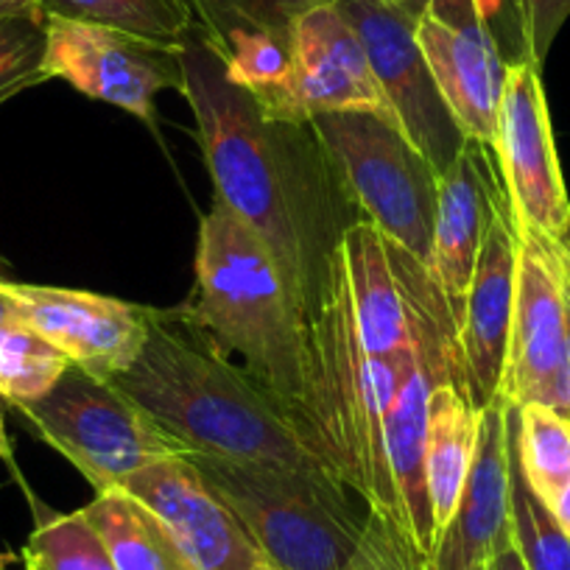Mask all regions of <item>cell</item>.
Masks as SVG:
<instances>
[{
  "label": "cell",
  "mask_w": 570,
  "mask_h": 570,
  "mask_svg": "<svg viewBox=\"0 0 570 570\" xmlns=\"http://www.w3.org/2000/svg\"><path fill=\"white\" fill-rule=\"evenodd\" d=\"M179 46L183 96L216 199L266 246L311 347L322 322L347 297L342 240L364 216L311 124L266 118L255 98L229 79L224 57L199 23Z\"/></svg>",
  "instance_id": "1"
},
{
  "label": "cell",
  "mask_w": 570,
  "mask_h": 570,
  "mask_svg": "<svg viewBox=\"0 0 570 570\" xmlns=\"http://www.w3.org/2000/svg\"><path fill=\"white\" fill-rule=\"evenodd\" d=\"M109 383L188 453L336 479L255 381L218 353L185 305L151 308L140 355Z\"/></svg>",
  "instance_id": "2"
},
{
  "label": "cell",
  "mask_w": 570,
  "mask_h": 570,
  "mask_svg": "<svg viewBox=\"0 0 570 570\" xmlns=\"http://www.w3.org/2000/svg\"><path fill=\"white\" fill-rule=\"evenodd\" d=\"M185 308L322 459L303 325L266 246L218 199L199 224L196 292Z\"/></svg>",
  "instance_id": "3"
},
{
  "label": "cell",
  "mask_w": 570,
  "mask_h": 570,
  "mask_svg": "<svg viewBox=\"0 0 570 570\" xmlns=\"http://www.w3.org/2000/svg\"><path fill=\"white\" fill-rule=\"evenodd\" d=\"M185 462L272 570H344L353 562L370 509L342 481L207 453H185Z\"/></svg>",
  "instance_id": "4"
},
{
  "label": "cell",
  "mask_w": 570,
  "mask_h": 570,
  "mask_svg": "<svg viewBox=\"0 0 570 570\" xmlns=\"http://www.w3.org/2000/svg\"><path fill=\"white\" fill-rule=\"evenodd\" d=\"M308 124L361 216L428 266L440 171L381 115L331 112Z\"/></svg>",
  "instance_id": "5"
},
{
  "label": "cell",
  "mask_w": 570,
  "mask_h": 570,
  "mask_svg": "<svg viewBox=\"0 0 570 570\" xmlns=\"http://www.w3.org/2000/svg\"><path fill=\"white\" fill-rule=\"evenodd\" d=\"M18 411L96 492L120 487L163 459L188 453L120 389L73 364L46 397Z\"/></svg>",
  "instance_id": "6"
},
{
  "label": "cell",
  "mask_w": 570,
  "mask_h": 570,
  "mask_svg": "<svg viewBox=\"0 0 570 570\" xmlns=\"http://www.w3.org/2000/svg\"><path fill=\"white\" fill-rule=\"evenodd\" d=\"M518 279L501 397L568 411L564 389V311L570 292V240L518 233Z\"/></svg>",
  "instance_id": "7"
},
{
  "label": "cell",
  "mask_w": 570,
  "mask_h": 570,
  "mask_svg": "<svg viewBox=\"0 0 570 570\" xmlns=\"http://www.w3.org/2000/svg\"><path fill=\"white\" fill-rule=\"evenodd\" d=\"M46 73L155 124L157 96L183 92V46L79 20H46Z\"/></svg>",
  "instance_id": "8"
},
{
  "label": "cell",
  "mask_w": 570,
  "mask_h": 570,
  "mask_svg": "<svg viewBox=\"0 0 570 570\" xmlns=\"http://www.w3.org/2000/svg\"><path fill=\"white\" fill-rule=\"evenodd\" d=\"M336 9L358 35L400 131L442 174L468 137L428 68L416 40V20L386 0H338Z\"/></svg>",
  "instance_id": "9"
},
{
  "label": "cell",
  "mask_w": 570,
  "mask_h": 570,
  "mask_svg": "<svg viewBox=\"0 0 570 570\" xmlns=\"http://www.w3.org/2000/svg\"><path fill=\"white\" fill-rule=\"evenodd\" d=\"M498 174L518 233L570 240V199L559 168L540 68L509 62L492 137Z\"/></svg>",
  "instance_id": "10"
},
{
  "label": "cell",
  "mask_w": 570,
  "mask_h": 570,
  "mask_svg": "<svg viewBox=\"0 0 570 570\" xmlns=\"http://www.w3.org/2000/svg\"><path fill=\"white\" fill-rule=\"evenodd\" d=\"M416 40L459 129L492 149L509 62L487 0H431L416 20Z\"/></svg>",
  "instance_id": "11"
},
{
  "label": "cell",
  "mask_w": 570,
  "mask_h": 570,
  "mask_svg": "<svg viewBox=\"0 0 570 570\" xmlns=\"http://www.w3.org/2000/svg\"><path fill=\"white\" fill-rule=\"evenodd\" d=\"M18 316L68 361L101 381L135 364L151 325V308L59 285L3 279Z\"/></svg>",
  "instance_id": "12"
},
{
  "label": "cell",
  "mask_w": 570,
  "mask_h": 570,
  "mask_svg": "<svg viewBox=\"0 0 570 570\" xmlns=\"http://www.w3.org/2000/svg\"><path fill=\"white\" fill-rule=\"evenodd\" d=\"M331 112H372L397 126L358 35L336 7H322L303 14L292 29L285 120L308 124L316 115Z\"/></svg>",
  "instance_id": "13"
},
{
  "label": "cell",
  "mask_w": 570,
  "mask_h": 570,
  "mask_svg": "<svg viewBox=\"0 0 570 570\" xmlns=\"http://www.w3.org/2000/svg\"><path fill=\"white\" fill-rule=\"evenodd\" d=\"M518 244L512 210L503 199L481 240L473 279L456 320L464 392L481 411L501 397L518 279Z\"/></svg>",
  "instance_id": "14"
},
{
  "label": "cell",
  "mask_w": 570,
  "mask_h": 570,
  "mask_svg": "<svg viewBox=\"0 0 570 570\" xmlns=\"http://www.w3.org/2000/svg\"><path fill=\"white\" fill-rule=\"evenodd\" d=\"M120 487L160 514L190 570H272L233 512L210 495L185 456L142 468Z\"/></svg>",
  "instance_id": "15"
},
{
  "label": "cell",
  "mask_w": 570,
  "mask_h": 570,
  "mask_svg": "<svg viewBox=\"0 0 570 570\" xmlns=\"http://www.w3.org/2000/svg\"><path fill=\"white\" fill-rule=\"evenodd\" d=\"M512 405L503 397L481 411L479 445L456 512L436 537L428 570H475L512 537Z\"/></svg>",
  "instance_id": "16"
},
{
  "label": "cell",
  "mask_w": 570,
  "mask_h": 570,
  "mask_svg": "<svg viewBox=\"0 0 570 570\" xmlns=\"http://www.w3.org/2000/svg\"><path fill=\"white\" fill-rule=\"evenodd\" d=\"M507 199L495 155L484 142L468 140L456 160L440 174L434 238L428 272L436 279L459 320L464 294L473 279L481 240Z\"/></svg>",
  "instance_id": "17"
},
{
  "label": "cell",
  "mask_w": 570,
  "mask_h": 570,
  "mask_svg": "<svg viewBox=\"0 0 570 570\" xmlns=\"http://www.w3.org/2000/svg\"><path fill=\"white\" fill-rule=\"evenodd\" d=\"M344 274L355 327L366 355L386 358L409 344L403 288L394 274L386 235L366 218H358L342 240Z\"/></svg>",
  "instance_id": "18"
},
{
  "label": "cell",
  "mask_w": 570,
  "mask_h": 570,
  "mask_svg": "<svg viewBox=\"0 0 570 570\" xmlns=\"http://www.w3.org/2000/svg\"><path fill=\"white\" fill-rule=\"evenodd\" d=\"M481 409L464 392L462 381H445L428 400L425 428V479L436 537L456 512V503L468 484L470 468L479 445Z\"/></svg>",
  "instance_id": "19"
},
{
  "label": "cell",
  "mask_w": 570,
  "mask_h": 570,
  "mask_svg": "<svg viewBox=\"0 0 570 570\" xmlns=\"http://www.w3.org/2000/svg\"><path fill=\"white\" fill-rule=\"evenodd\" d=\"M79 512L104 542L115 570H190L160 514L124 487L96 492Z\"/></svg>",
  "instance_id": "20"
},
{
  "label": "cell",
  "mask_w": 570,
  "mask_h": 570,
  "mask_svg": "<svg viewBox=\"0 0 570 570\" xmlns=\"http://www.w3.org/2000/svg\"><path fill=\"white\" fill-rule=\"evenodd\" d=\"M514 456L531 490L551 507L570 484V414L551 405H512Z\"/></svg>",
  "instance_id": "21"
},
{
  "label": "cell",
  "mask_w": 570,
  "mask_h": 570,
  "mask_svg": "<svg viewBox=\"0 0 570 570\" xmlns=\"http://www.w3.org/2000/svg\"><path fill=\"white\" fill-rule=\"evenodd\" d=\"M42 14L179 42L196 26L190 0H40Z\"/></svg>",
  "instance_id": "22"
},
{
  "label": "cell",
  "mask_w": 570,
  "mask_h": 570,
  "mask_svg": "<svg viewBox=\"0 0 570 570\" xmlns=\"http://www.w3.org/2000/svg\"><path fill=\"white\" fill-rule=\"evenodd\" d=\"M70 370L68 355L23 320L0 322V403L23 409L46 397Z\"/></svg>",
  "instance_id": "23"
},
{
  "label": "cell",
  "mask_w": 570,
  "mask_h": 570,
  "mask_svg": "<svg viewBox=\"0 0 570 570\" xmlns=\"http://www.w3.org/2000/svg\"><path fill=\"white\" fill-rule=\"evenodd\" d=\"M26 570H115L85 514H46L23 546Z\"/></svg>",
  "instance_id": "24"
},
{
  "label": "cell",
  "mask_w": 570,
  "mask_h": 570,
  "mask_svg": "<svg viewBox=\"0 0 570 570\" xmlns=\"http://www.w3.org/2000/svg\"><path fill=\"white\" fill-rule=\"evenodd\" d=\"M512 540L529 570H570V537L553 518L546 501L537 498L514 456L512 434Z\"/></svg>",
  "instance_id": "25"
},
{
  "label": "cell",
  "mask_w": 570,
  "mask_h": 570,
  "mask_svg": "<svg viewBox=\"0 0 570 570\" xmlns=\"http://www.w3.org/2000/svg\"><path fill=\"white\" fill-rule=\"evenodd\" d=\"M338 0H202L194 9L196 23L207 37H222L235 26L272 31V35H292L294 23L303 14L322 7H336Z\"/></svg>",
  "instance_id": "26"
},
{
  "label": "cell",
  "mask_w": 570,
  "mask_h": 570,
  "mask_svg": "<svg viewBox=\"0 0 570 570\" xmlns=\"http://www.w3.org/2000/svg\"><path fill=\"white\" fill-rule=\"evenodd\" d=\"M46 81V20L0 14V107Z\"/></svg>",
  "instance_id": "27"
},
{
  "label": "cell",
  "mask_w": 570,
  "mask_h": 570,
  "mask_svg": "<svg viewBox=\"0 0 570 570\" xmlns=\"http://www.w3.org/2000/svg\"><path fill=\"white\" fill-rule=\"evenodd\" d=\"M518 26L520 57L542 68L564 20L570 18V0H507Z\"/></svg>",
  "instance_id": "28"
},
{
  "label": "cell",
  "mask_w": 570,
  "mask_h": 570,
  "mask_svg": "<svg viewBox=\"0 0 570 570\" xmlns=\"http://www.w3.org/2000/svg\"><path fill=\"white\" fill-rule=\"evenodd\" d=\"M344 570H428V562L397 525L370 512L364 540Z\"/></svg>",
  "instance_id": "29"
},
{
  "label": "cell",
  "mask_w": 570,
  "mask_h": 570,
  "mask_svg": "<svg viewBox=\"0 0 570 570\" xmlns=\"http://www.w3.org/2000/svg\"><path fill=\"white\" fill-rule=\"evenodd\" d=\"M487 568L490 570H529L525 568L523 557H520V551H518V546H514L512 537H509V540H503L501 546L495 548V553L490 557Z\"/></svg>",
  "instance_id": "30"
},
{
  "label": "cell",
  "mask_w": 570,
  "mask_h": 570,
  "mask_svg": "<svg viewBox=\"0 0 570 570\" xmlns=\"http://www.w3.org/2000/svg\"><path fill=\"white\" fill-rule=\"evenodd\" d=\"M0 14H20V18L46 20L40 0H0Z\"/></svg>",
  "instance_id": "31"
},
{
  "label": "cell",
  "mask_w": 570,
  "mask_h": 570,
  "mask_svg": "<svg viewBox=\"0 0 570 570\" xmlns=\"http://www.w3.org/2000/svg\"><path fill=\"white\" fill-rule=\"evenodd\" d=\"M548 509H551L553 518L559 520V525H562V529H564V534L570 537V484L564 487L562 492H559V498Z\"/></svg>",
  "instance_id": "32"
},
{
  "label": "cell",
  "mask_w": 570,
  "mask_h": 570,
  "mask_svg": "<svg viewBox=\"0 0 570 570\" xmlns=\"http://www.w3.org/2000/svg\"><path fill=\"white\" fill-rule=\"evenodd\" d=\"M564 389H568V411H570V292H568V311H564Z\"/></svg>",
  "instance_id": "33"
},
{
  "label": "cell",
  "mask_w": 570,
  "mask_h": 570,
  "mask_svg": "<svg viewBox=\"0 0 570 570\" xmlns=\"http://www.w3.org/2000/svg\"><path fill=\"white\" fill-rule=\"evenodd\" d=\"M386 3L397 7L400 12L411 14V18H414V20H420L422 14H425V9L431 7V0H386Z\"/></svg>",
  "instance_id": "34"
},
{
  "label": "cell",
  "mask_w": 570,
  "mask_h": 570,
  "mask_svg": "<svg viewBox=\"0 0 570 570\" xmlns=\"http://www.w3.org/2000/svg\"><path fill=\"white\" fill-rule=\"evenodd\" d=\"M9 320H20L18 305H14V299L7 294V288H3V277H0V322H9Z\"/></svg>",
  "instance_id": "35"
},
{
  "label": "cell",
  "mask_w": 570,
  "mask_h": 570,
  "mask_svg": "<svg viewBox=\"0 0 570 570\" xmlns=\"http://www.w3.org/2000/svg\"><path fill=\"white\" fill-rule=\"evenodd\" d=\"M9 456V436L7 428H3V414H0V459Z\"/></svg>",
  "instance_id": "36"
},
{
  "label": "cell",
  "mask_w": 570,
  "mask_h": 570,
  "mask_svg": "<svg viewBox=\"0 0 570 570\" xmlns=\"http://www.w3.org/2000/svg\"><path fill=\"white\" fill-rule=\"evenodd\" d=\"M0 570H9L7 568V559H3V557H0Z\"/></svg>",
  "instance_id": "37"
},
{
  "label": "cell",
  "mask_w": 570,
  "mask_h": 570,
  "mask_svg": "<svg viewBox=\"0 0 570 570\" xmlns=\"http://www.w3.org/2000/svg\"><path fill=\"white\" fill-rule=\"evenodd\" d=\"M199 3H202V0H190V7H194V9L199 7Z\"/></svg>",
  "instance_id": "38"
},
{
  "label": "cell",
  "mask_w": 570,
  "mask_h": 570,
  "mask_svg": "<svg viewBox=\"0 0 570 570\" xmlns=\"http://www.w3.org/2000/svg\"><path fill=\"white\" fill-rule=\"evenodd\" d=\"M475 570H490V568H487V564H479V568H475Z\"/></svg>",
  "instance_id": "39"
}]
</instances>
